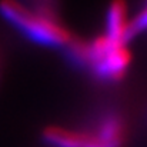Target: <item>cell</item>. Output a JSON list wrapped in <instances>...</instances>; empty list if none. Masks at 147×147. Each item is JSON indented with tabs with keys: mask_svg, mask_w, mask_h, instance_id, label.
Masks as SVG:
<instances>
[{
	"mask_svg": "<svg viewBox=\"0 0 147 147\" xmlns=\"http://www.w3.org/2000/svg\"><path fill=\"white\" fill-rule=\"evenodd\" d=\"M0 13L22 36L37 46L63 49L73 39L59 20L33 13L14 0H1Z\"/></svg>",
	"mask_w": 147,
	"mask_h": 147,
	"instance_id": "1",
	"label": "cell"
},
{
	"mask_svg": "<svg viewBox=\"0 0 147 147\" xmlns=\"http://www.w3.org/2000/svg\"><path fill=\"white\" fill-rule=\"evenodd\" d=\"M87 45L89 64L86 74L101 84L119 83L131 64V53L127 45L113 42L104 34L87 42Z\"/></svg>",
	"mask_w": 147,
	"mask_h": 147,
	"instance_id": "2",
	"label": "cell"
},
{
	"mask_svg": "<svg viewBox=\"0 0 147 147\" xmlns=\"http://www.w3.org/2000/svg\"><path fill=\"white\" fill-rule=\"evenodd\" d=\"M127 29H129V19H127L126 3L123 0H114L107 10L104 36L113 42L127 45V40H126Z\"/></svg>",
	"mask_w": 147,
	"mask_h": 147,
	"instance_id": "3",
	"label": "cell"
},
{
	"mask_svg": "<svg viewBox=\"0 0 147 147\" xmlns=\"http://www.w3.org/2000/svg\"><path fill=\"white\" fill-rule=\"evenodd\" d=\"M143 32H147V4L131 22H129V29H127L126 40L130 42L133 37H136L137 34H140Z\"/></svg>",
	"mask_w": 147,
	"mask_h": 147,
	"instance_id": "4",
	"label": "cell"
},
{
	"mask_svg": "<svg viewBox=\"0 0 147 147\" xmlns=\"http://www.w3.org/2000/svg\"><path fill=\"white\" fill-rule=\"evenodd\" d=\"M1 71H3V60H1V56H0V77H1Z\"/></svg>",
	"mask_w": 147,
	"mask_h": 147,
	"instance_id": "5",
	"label": "cell"
}]
</instances>
